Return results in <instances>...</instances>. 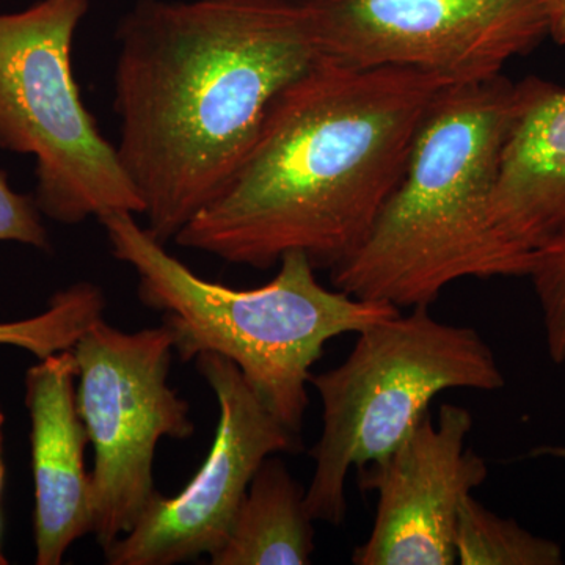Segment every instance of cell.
I'll use <instances>...</instances> for the list:
<instances>
[{
	"instance_id": "obj_1",
	"label": "cell",
	"mask_w": 565,
	"mask_h": 565,
	"mask_svg": "<svg viewBox=\"0 0 565 565\" xmlns=\"http://www.w3.org/2000/svg\"><path fill=\"white\" fill-rule=\"evenodd\" d=\"M114 74L118 158L167 244L232 180L274 99L319 58L303 0H139Z\"/></svg>"
},
{
	"instance_id": "obj_2",
	"label": "cell",
	"mask_w": 565,
	"mask_h": 565,
	"mask_svg": "<svg viewBox=\"0 0 565 565\" xmlns=\"http://www.w3.org/2000/svg\"><path fill=\"white\" fill-rule=\"evenodd\" d=\"M448 84L319 55L274 99L232 180L174 243L253 269L302 252L316 270H332L366 239Z\"/></svg>"
},
{
	"instance_id": "obj_3",
	"label": "cell",
	"mask_w": 565,
	"mask_h": 565,
	"mask_svg": "<svg viewBox=\"0 0 565 565\" xmlns=\"http://www.w3.org/2000/svg\"><path fill=\"white\" fill-rule=\"evenodd\" d=\"M519 103V82L503 74L448 84L435 95L373 228L330 270L334 289L412 310L430 307L462 278L526 277L530 266L492 221Z\"/></svg>"
},
{
	"instance_id": "obj_4",
	"label": "cell",
	"mask_w": 565,
	"mask_h": 565,
	"mask_svg": "<svg viewBox=\"0 0 565 565\" xmlns=\"http://www.w3.org/2000/svg\"><path fill=\"white\" fill-rule=\"evenodd\" d=\"M102 225L111 255L139 278L141 303L161 311L182 362L203 353L232 360L262 403L297 435L308 408L311 367L326 344L401 313L390 303L327 289L302 252L282 256L266 285L234 289L199 277L134 214H111Z\"/></svg>"
},
{
	"instance_id": "obj_5",
	"label": "cell",
	"mask_w": 565,
	"mask_h": 565,
	"mask_svg": "<svg viewBox=\"0 0 565 565\" xmlns=\"http://www.w3.org/2000/svg\"><path fill=\"white\" fill-rule=\"evenodd\" d=\"M340 366L311 374L322 403V430L311 456L305 503L315 522L343 525L352 468L390 455L429 414L446 390L494 392L505 379L478 330L437 321L412 308L356 333Z\"/></svg>"
},
{
	"instance_id": "obj_6",
	"label": "cell",
	"mask_w": 565,
	"mask_h": 565,
	"mask_svg": "<svg viewBox=\"0 0 565 565\" xmlns=\"http://www.w3.org/2000/svg\"><path fill=\"white\" fill-rule=\"evenodd\" d=\"M90 0L0 13V148L35 159L41 214L63 225L143 214V202L82 102L74 36Z\"/></svg>"
},
{
	"instance_id": "obj_7",
	"label": "cell",
	"mask_w": 565,
	"mask_h": 565,
	"mask_svg": "<svg viewBox=\"0 0 565 565\" xmlns=\"http://www.w3.org/2000/svg\"><path fill=\"white\" fill-rule=\"evenodd\" d=\"M76 403L95 462L93 531L103 550L128 534L154 498L156 448L193 434L191 407L169 385L173 338L166 326L122 332L103 319L73 349Z\"/></svg>"
},
{
	"instance_id": "obj_8",
	"label": "cell",
	"mask_w": 565,
	"mask_h": 565,
	"mask_svg": "<svg viewBox=\"0 0 565 565\" xmlns=\"http://www.w3.org/2000/svg\"><path fill=\"white\" fill-rule=\"evenodd\" d=\"M319 55L449 82L498 76L548 35L545 0H303Z\"/></svg>"
},
{
	"instance_id": "obj_9",
	"label": "cell",
	"mask_w": 565,
	"mask_h": 565,
	"mask_svg": "<svg viewBox=\"0 0 565 565\" xmlns=\"http://www.w3.org/2000/svg\"><path fill=\"white\" fill-rule=\"evenodd\" d=\"M195 360L218 404L210 452L180 493L154 494L137 525L104 550L107 564L173 565L214 555L264 460L302 448L300 435L278 422L232 360L217 353Z\"/></svg>"
},
{
	"instance_id": "obj_10",
	"label": "cell",
	"mask_w": 565,
	"mask_h": 565,
	"mask_svg": "<svg viewBox=\"0 0 565 565\" xmlns=\"http://www.w3.org/2000/svg\"><path fill=\"white\" fill-rule=\"evenodd\" d=\"M473 416L444 404L427 414L390 455L359 471L377 493L373 530L352 555L355 565H455L456 526L465 498L484 484L489 467L467 438Z\"/></svg>"
},
{
	"instance_id": "obj_11",
	"label": "cell",
	"mask_w": 565,
	"mask_h": 565,
	"mask_svg": "<svg viewBox=\"0 0 565 565\" xmlns=\"http://www.w3.org/2000/svg\"><path fill=\"white\" fill-rule=\"evenodd\" d=\"M73 351L41 359L25 375L31 415L35 563L58 565L70 546L92 534V475L85 470L87 430L76 403Z\"/></svg>"
},
{
	"instance_id": "obj_12",
	"label": "cell",
	"mask_w": 565,
	"mask_h": 565,
	"mask_svg": "<svg viewBox=\"0 0 565 565\" xmlns=\"http://www.w3.org/2000/svg\"><path fill=\"white\" fill-rule=\"evenodd\" d=\"M519 85V110L501 154L492 221L531 269L535 253L565 232V88L537 77Z\"/></svg>"
},
{
	"instance_id": "obj_13",
	"label": "cell",
	"mask_w": 565,
	"mask_h": 565,
	"mask_svg": "<svg viewBox=\"0 0 565 565\" xmlns=\"http://www.w3.org/2000/svg\"><path fill=\"white\" fill-rule=\"evenodd\" d=\"M305 492L277 457L264 460L234 516L214 565H307L315 530Z\"/></svg>"
},
{
	"instance_id": "obj_14",
	"label": "cell",
	"mask_w": 565,
	"mask_h": 565,
	"mask_svg": "<svg viewBox=\"0 0 565 565\" xmlns=\"http://www.w3.org/2000/svg\"><path fill=\"white\" fill-rule=\"evenodd\" d=\"M457 564L561 565V545L539 537L515 520L493 514L471 494L462 501L456 526Z\"/></svg>"
},
{
	"instance_id": "obj_15",
	"label": "cell",
	"mask_w": 565,
	"mask_h": 565,
	"mask_svg": "<svg viewBox=\"0 0 565 565\" xmlns=\"http://www.w3.org/2000/svg\"><path fill=\"white\" fill-rule=\"evenodd\" d=\"M106 297L98 285L81 281L55 294L43 313L22 321L0 322V345H14L46 359L71 351L82 334L103 319Z\"/></svg>"
},
{
	"instance_id": "obj_16",
	"label": "cell",
	"mask_w": 565,
	"mask_h": 565,
	"mask_svg": "<svg viewBox=\"0 0 565 565\" xmlns=\"http://www.w3.org/2000/svg\"><path fill=\"white\" fill-rule=\"evenodd\" d=\"M553 363H565V232L534 255L530 274Z\"/></svg>"
},
{
	"instance_id": "obj_17",
	"label": "cell",
	"mask_w": 565,
	"mask_h": 565,
	"mask_svg": "<svg viewBox=\"0 0 565 565\" xmlns=\"http://www.w3.org/2000/svg\"><path fill=\"white\" fill-rule=\"evenodd\" d=\"M41 215L35 199L14 191L6 172H0V243L50 250L51 241Z\"/></svg>"
},
{
	"instance_id": "obj_18",
	"label": "cell",
	"mask_w": 565,
	"mask_h": 565,
	"mask_svg": "<svg viewBox=\"0 0 565 565\" xmlns=\"http://www.w3.org/2000/svg\"><path fill=\"white\" fill-rule=\"evenodd\" d=\"M548 14V35L557 44H565V0H545Z\"/></svg>"
},
{
	"instance_id": "obj_19",
	"label": "cell",
	"mask_w": 565,
	"mask_h": 565,
	"mask_svg": "<svg viewBox=\"0 0 565 565\" xmlns=\"http://www.w3.org/2000/svg\"><path fill=\"white\" fill-rule=\"evenodd\" d=\"M531 455L537 456H553L557 459L565 460V446H539Z\"/></svg>"
},
{
	"instance_id": "obj_20",
	"label": "cell",
	"mask_w": 565,
	"mask_h": 565,
	"mask_svg": "<svg viewBox=\"0 0 565 565\" xmlns=\"http://www.w3.org/2000/svg\"><path fill=\"white\" fill-rule=\"evenodd\" d=\"M3 422H6V416H3L2 411H0V494H2L3 489V478H6V468H3L2 460V427Z\"/></svg>"
},
{
	"instance_id": "obj_21",
	"label": "cell",
	"mask_w": 565,
	"mask_h": 565,
	"mask_svg": "<svg viewBox=\"0 0 565 565\" xmlns=\"http://www.w3.org/2000/svg\"><path fill=\"white\" fill-rule=\"evenodd\" d=\"M0 534H2V520H0ZM7 564H9V561H7V557L3 556L2 545H0V565H7Z\"/></svg>"
}]
</instances>
